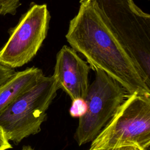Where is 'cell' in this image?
Here are the masks:
<instances>
[{"label": "cell", "instance_id": "obj_1", "mask_svg": "<svg viewBox=\"0 0 150 150\" xmlns=\"http://www.w3.org/2000/svg\"><path fill=\"white\" fill-rule=\"evenodd\" d=\"M66 38L71 48L86 59L90 68L105 73L128 94L150 96V88L90 0L80 1L79 11L70 21Z\"/></svg>", "mask_w": 150, "mask_h": 150}, {"label": "cell", "instance_id": "obj_2", "mask_svg": "<svg viewBox=\"0 0 150 150\" xmlns=\"http://www.w3.org/2000/svg\"><path fill=\"white\" fill-rule=\"evenodd\" d=\"M150 88V15L133 0H90Z\"/></svg>", "mask_w": 150, "mask_h": 150}, {"label": "cell", "instance_id": "obj_3", "mask_svg": "<svg viewBox=\"0 0 150 150\" xmlns=\"http://www.w3.org/2000/svg\"><path fill=\"white\" fill-rule=\"evenodd\" d=\"M150 145V96L128 94L112 118L91 141L90 148Z\"/></svg>", "mask_w": 150, "mask_h": 150}, {"label": "cell", "instance_id": "obj_4", "mask_svg": "<svg viewBox=\"0 0 150 150\" xmlns=\"http://www.w3.org/2000/svg\"><path fill=\"white\" fill-rule=\"evenodd\" d=\"M58 87L52 76H43L29 90L0 115V127L8 141L19 144L39 133L46 111L57 95Z\"/></svg>", "mask_w": 150, "mask_h": 150}, {"label": "cell", "instance_id": "obj_5", "mask_svg": "<svg viewBox=\"0 0 150 150\" xmlns=\"http://www.w3.org/2000/svg\"><path fill=\"white\" fill-rule=\"evenodd\" d=\"M95 79L89 84L84 98L86 112L80 117L74 132L79 146L91 142L112 118L127 96L124 87L112 77L96 69Z\"/></svg>", "mask_w": 150, "mask_h": 150}, {"label": "cell", "instance_id": "obj_6", "mask_svg": "<svg viewBox=\"0 0 150 150\" xmlns=\"http://www.w3.org/2000/svg\"><path fill=\"white\" fill-rule=\"evenodd\" d=\"M50 19L46 4L31 3L0 50V64L14 69L29 62L47 36Z\"/></svg>", "mask_w": 150, "mask_h": 150}, {"label": "cell", "instance_id": "obj_7", "mask_svg": "<svg viewBox=\"0 0 150 150\" xmlns=\"http://www.w3.org/2000/svg\"><path fill=\"white\" fill-rule=\"evenodd\" d=\"M90 66L73 48L63 46L56 55L53 77L58 88L66 93L71 101L84 98L88 88Z\"/></svg>", "mask_w": 150, "mask_h": 150}, {"label": "cell", "instance_id": "obj_8", "mask_svg": "<svg viewBox=\"0 0 150 150\" xmlns=\"http://www.w3.org/2000/svg\"><path fill=\"white\" fill-rule=\"evenodd\" d=\"M43 76L42 70L35 67L15 72L0 87V115L18 97L32 88Z\"/></svg>", "mask_w": 150, "mask_h": 150}, {"label": "cell", "instance_id": "obj_9", "mask_svg": "<svg viewBox=\"0 0 150 150\" xmlns=\"http://www.w3.org/2000/svg\"><path fill=\"white\" fill-rule=\"evenodd\" d=\"M86 110L87 105L84 99L77 98L72 100L69 113L73 117L80 118L86 112Z\"/></svg>", "mask_w": 150, "mask_h": 150}, {"label": "cell", "instance_id": "obj_10", "mask_svg": "<svg viewBox=\"0 0 150 150\" xmlns=\"http://www.w3.org/2000/svg\"><path fill=\"white\" fill-rule=\"evenodd\" d=\"M21 0H0V14L15 15L20 6Z\"/></svg>", "mask_w": 150, "mask_h": 150}, {"label": "cell", "instance_id": "obj_11", "mask_svg": "<svg viewBox=\"0 0 150 150\" xmlns=\"http://www.w3.org/2000/svg\"><path fill=\"white\" fill-rule=\"evenodd\" d=\"M15 73L13 69L0 64V87Z\"/></svg>", "mask_w": 150, "mask_h": 150}, {"label": "cell", "instance_id": "obj_12", "mask_svg": "<svg viewBox=\"0 0 150 150\" xmlns=\"http://www.w3.org/2000/svg\"><path fill=\"white\" fill-rule=\"evenodd\" d=\"M12 148L9 141L8 140L3 130L0 127V150H7Z\"/></svg>", "mask_w": 150, "mask_h": 150}, {"label": "cell", "instance_id": "obj_13", "mask_svg": "<svg viewBox=\"0 0 150 150\" xmlns=\"http://www.w3.org/2000/svg\"><path fill=\"white\" fill-rule=\"evenodd\" d=\"M117 150H144L136 145H126L117 148Z\"/></svg>", "mask_w": 150, "mask_h": 150}, {"label": "cell", "instance_id": "obj_14", "mask_svg": "<svg viewBox=\"0 0 150 150\" xmlns=\"http://www.w3.org/2000/svg\"><path fill=\"white\" fill-rule=\"evenodd\" d=\"M117 148H112V149H107V148H90L88 150H117Z\"/></svg>", "mask_w": 150, "mask_h": 150}, {"label": "cell", "instance_id": "obj_15", "mask_svg": "<svg viewBox=\"0 0 150 150\" xmlns=\"http://www.w3.org/2000/svg\"><path fill=\"white\" fill-rule=\"evenodd\" d=\"M21 150H34L30 146H24L22 147Z\"/></svg>", "mask_w": 150, "mask_h": 150}]
</instances>
